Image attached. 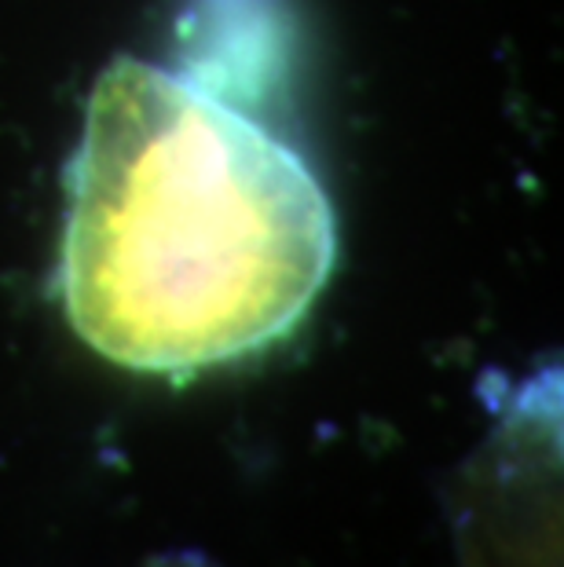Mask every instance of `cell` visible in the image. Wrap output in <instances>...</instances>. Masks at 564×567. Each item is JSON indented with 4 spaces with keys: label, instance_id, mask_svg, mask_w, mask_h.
I'll return each mask as SVG.
<instances>
[{
    "label": "cell",
    "instance_id": "obj_1",
    "mask_svg": "<svg viewBox=\"0 0 564 567\" xmlns=\"http://www.w3.org/2000/svg\"><path fill=\"white\" fill-rule=\"evenodd\" d=\"M338 268V216L297 154L170 66L100 74L66 168L59 297L95 355L191 378L279 344Z\"/></svg>",
    "mask_w": 564,
    "mask_h": 567
},
{
    "label": "cell",
    "instance_id": "obj_2",
    "mask_svg": "<svg viewBox=\"0 0 564 567\" xmlns=\"http://www.w3.org/2000/svg\"><path fill=\"white\" fill-rule=\"evenodd\" d=\"M154 567H209V564H202L195 557H170V560H158Z\"/></svg>",
    "mask_w": 564,
    "mask_h": 567
}]
</instances>
